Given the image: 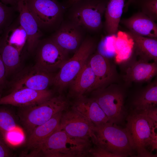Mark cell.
Returning a JSON list of instances; mask_svg holds the SVG:
<instances>
[{
	"label": "cell",
	"instance_id": "6da1fadb",
	"mask_svg": "<svg viewBox=\"0 0 157 157\" xmlns=\"http://www.w3.org/2000/svg\"><path fill=\"white\" fill-rule=\"evenodd\" d=\"M125 129L136 156L156 157L152 152L157 149V122L147 111L131 110L126 119Z\"/></svg>",
	"mask_w": 157,
	"mask_h": 157
},
{
	"label": "cell",
	"instance_id": "7a4b0ae2",
	"mask_svg": "<svg viewBox=\"0 0 157 157\" xmlns=\"http://www.w3.org/2000/svg\"><path fill=\"white\" fill-rule=\"evenodd\" d=\"M92 143L90 140L71 136L58 129L24 156L32 157L88 156Z\"/></svg>",
	"mask_w": 157,
	"mask_h": 157
},
{
	"label": "cell",
	"instance_id": "3957f363",
	"mask_svg": "<svg viewBox=\"0 0 157 157\" xmlns=\"http://www.w3.org/2000/svg\"><path fill=\"white\" fill-rule=\"evenodd\" d=\"M69 103L64 97H52L41 103L19 107L18 116L27 137L37 126L46 122L57 113L67 110Z\"/></svg>",
	"mask_w": 157,
	"mask_h": 157
},
{
	"label": "cell",
	"instance_id": "277c9868",
	"mask_svg": "<svg viewBox=\"0 0 157 157\" xmlns=\"http://www.w3.org/2000/svg\"><path fill=\"white\" fill-rule=\"evenodd\" d=\"M92 143L119 157L135 156V153L125 128L110 122L94 126Z\"/></svg>",
	"mask_w": 157,
	"mask_h": 157
},
{
	"label": "cell",
	"instance_id": "5b68a950",
	"mask_svg": "<svg viewBox=\"0 0 157 157\" xmlns=\"http://www.w3.org/2000/svg\"><path fill=\"white\" fill-rule=\"evenodd\" d=\"M91 92V97L105 113L109 122L117 125L124 123L128 112L125 106L126 93L123 89L112 83Z\"/></svg>",
	"mask_w": 157,
	"mask_h": 157
},
{
	"label": "cell",
	"instance_id": "8992f818",
	"mask_svg": "<svg viewBox=\"0 0 157 157\" xmlns=\"http://www.w3.org/2000/svg\"><path fill=\"white\" fill-rule=\"evenodd\" d=\"M96 46L94 38L87 37L73 56L67 60L55 75L53 84L60 92L70 85L92 54Z\"/></svg>",
	"mask_w": 157,
	"mask_h": 157
},
{
	"label": "cell",
	"instance_id": "52a82bcc",
	"mask_svg": "<svg viewBox=\"0 0 157 157\" xmlns=\"http://www.w3.org/2000/svg\"><path fill=\"white\" fill-rule=\"evenodd\" d=\"M108 0H80L71 6V21L85 30H99Z\"/></svg>",
	"mask_w": 157,
	"mask_h": 157
},
{
	"label": "cell",
	"instance_id": "ba28073f",
	"mask_svg": "<svg viewBox=\"0 0 157 157\" xmlns=\"http://www.w3.org/2000/svg\"><path fill=\"white\" fill-rule=\"evenodd\" d=\"M27 1L40 29H54L60 24L63 9L57 0H27Z\"/></svg>",
	"mask_w": 157,
	"mask_h": 157
},
{
	"label": "cell",
	"instance_id": "9c48e42d",
	"mask_svg": "<svg viewBox=\"0 0 157 157\" xmlns=\"http://www.w3.org/2000/svg\"><path fill=\"white\" fill-rule=\"evenodd\" d=\"M55 75L44 71L35 65L18 72L12 81L11 91L27 88L43 90L53 84Z\"/></svg>",
	"mask_w": 157,
	"mask_h": 157
},
{
	"label": "cell",
	"instance_id": "30bf717a",
	"mask_svg": "<svg viewBox=\"0 0 157 157\" xmlns=\"http://www.w3.org/2000/svg\"><path fill=\"white\" fill-rule=\"evenodd\" d=\"M36 55V66L46 72L53 73L68 60V54L51 38L40 43Z\"/></svg>",
	"mask_w": 157,
	"mask_h": 157
},
{
	"label": "cell",
	"instance_id": "8fae6325",
	"mask_svg": "<svg viewBox=\"0 0 157 157\" xmlns=\"http://www.w3.org/2000/svg\"><path fill=\"white\" fill-rule=\"evenodd\" d=\"M65 112L62 115L58 129L73 137L90 140L92 142L94 124L83 115L72 109Z\"/></svg>",
	"mask_w": 157,
	"mask_h": 157
},
{
	"label": "cell",
	"instance_id": "7c38bea8",
	"mask_svg": "<svg viewBox=\"0 0 157 157\" xmlns=\"http://www.w3.org/2000/svg\"><path fill=\"white\" fill-rule=\"evenodd\" d=\"M84 30L70 21L61 24L51 39L68 54L74 53L85 39Z\"/></svg>",
	"mask_w": 157,
	"mask_h": 157
},
{
	"label": "cell",
	"instance_id": "4fadbf2b",
	"mask_svg": "<svg viewBox=\"0 0 157 157\" xmlns=\"http://www.w3.org/2000/svg\"><path fill=\"white\" fill-rule=\"evenodd\" d=\"M88 62L95 77L94 90L105 88L116 81V67L108 57L97 51L91 55Z\"/></svg>",
	"mask_w": 157,
	"mask_h": 157
},
{
	"label": "cell",
	"instance_id": "5bb4252c",
	"mask_svg": "<svg viewBox=\"0 0 157 157\" xmlns=\"http://www.w3.org/2000/svg\"><path fill=\"white\" fill-rule=\"evenodd\" d=\"M53 96V92L50 90H38L22 88L11 92L8 95L0 97V105L24 107L42 102Z\"/></svg>",
	"mask_w": 157,
	"mask_h": 157
},
{
	"label": "cell",
	"instance_id": "9a60e30c",
	"mask_svg": "<svg viewBox=\"0 0 157 157\" xmlns=\"http://www.w3.org/2000/svg\"><path fill=\"white\" fill-rule=\"evenodd\" d=\"M16 1V9L19 13L18 20L27 35V49L32 52L37 47L42 33L28 7L27 0Z\"/></svg>",
	"mask_w": 157,
	"mask_h": 157
},
{
	"label": "cell",
	"instance_id": "2e32d148",
	"mask_svg": "<svg viewBox=\"0 0 157 157\" xmlns=\"http://www.w3.org/2000/svg\"><path fill=\"white\" fill-rule=\"evenodd\" d=\"M155 21L139 11L120 22L130 31L141 36L157 38V25Z\"/></svg>",
	"mask_w": 157,
	"mask_h": 157
},
{
	"label": "cell",
	"instance_id": "e0dca14e",
	"mask_svg": "<svg viewBox=\"0 0 157 157\" xmlns=\"http://www.w3.org/2000/svg\"><path fill=\"white\" fill-rule=\"evenodd\" d=\"M72 109L79 112L94 126L108 122L106 115L96 101L92 98L84 96L76 99Z\"/></svg>",
	"mask_w": 157,
	"mask_h": 157
},
{
	"label": "cell",
	"instance_id": "ac0fdd59",
	"mask_svg": "<svg viewBox=\"0 0 157 157\" xmlns=\"http://www.w3.org/2000/svg\"><path fill=\"white\" fill-rule=\"evenodd\" d=\"M157 73V62L152 63L140 59L126 69L124 79L127 82H143L150 81Z\"/></svg>",
	"mask_w": 157,
	"mask_h": 157
},
{
	"label": "cell",
	"instance_id": "d6986e66",
	"mask_svg": "<svg viewBox=\"0 0 157 157\" xmlns=\"http://www.w3.org/2000/svg\"><path fill=\"white\" fill-rule=\"evenodd\" d=\"M95 82V75L88 60L70 85L69 96L76 99L92 92L94 90Z\"/></svg>",
	"mask_w": 157,
	"mask_h": 157
},
{
	"label": "cell",
	"instance_id": "ffe728a7",
	"mask_svg": "<svg viewBox=\"0 0 157 157\" xmlns=\"http://www.w3.org/2000/svg\"><path fill=\"white\" fill-rule=\"evenodd\" d=\"M63 113H57L33 129L27 137L26 143L27 149L30 150L35 147L58 129Z\"/></svg>",
	"mask_w": 157,
	"mask_h": 157
},
{
	"label": "cell",
	"instance_id": "44dd1931",
	"mask_svg": "<svg viewBox=\"0 0 157 157\" xmlns=\"http://www.w3.org/2000/svg\"><path fill=\"white\" fill-rule=\"evenodd\" d=\"M127 32L133 40L134 52L140 59L157 62V38L141 36L130 31Z\"/></svg>",
	"mask_w": 157,
	"mask_h": 157
},
{
	"label": "cell",
	"instance_id": "7402d4cb",
	"mask_svg": "<svg viewBox=\"0 0 157 157\" xmlns=\"http://www.w3.org/2000/svg\"><path fill=\"white\" fill-rule=\"evenodd\" d=\"M126 0H108L104 14V28L108 35H115L117 32Z\"/></svg>",
	"mask_w": 157,
	"mask_h": 157
},
{
	"label": "cell",
	"instance_id": "603a6c76",
	"mask_svg": "<svg viewBox=\"0 0 157 157\" xmlns=\"http://www.w3.org/2000/svg\"><path fill=\"white\" fill-rule=\"evenodd\" d=\"M131 110L146 111L157 108V82L149 83L134 98Z\"/></svg>",
	"mask_w": 157,
	"mask_h": 157
},
{
	"label": "cell",
	"instance_id": "cb8c5ba5",
	"mask_svg": "<svg viewBox=\"0 0 157 157\" xmlns=\"http://www.w3.org/2000/svg\"><path fill=\"white\" fill-rule=\"evenodd\" d=\"M114 37V46L115 60L120 63L127 60L134 52L133 40L127 32L118 31Z\"/></svg>",
	"mask_w": 157,
	"mask_h": 157
},
{
	"label": "cell",
	"instance_id": "d4e9b609",
	"mask_svg": "<svg viewBox=\"0 0 157 157\" xmlns=\"http://www.w3.org/2000/svg\"><path fill=\"white\" fill-rule=\"evenodd\" d=\"M0 51L4 63L6 76L14 73L20 65L21 53L15 47L9 44L1 36Z\"/></svg>",
	"mask_w": 157,
	"mask_h": 157
},
{
	"label": "cell",
	"instance_id": "484cf974",
	"mask_svg": "<svg viewBox=\"0 0 157 157\" xmlns=\"http://www.w3.org/2000/svg\"><path fill=\"white\" fill-rule=\"evenodd\" d=\"M17 20L4 31L1 37L21 53L27 42L28 36L25 30L20 24L18 19Z\"/></svg>",
	"mask_w": 157,
	"mask_h": 157
},
{
	"label": "cell",
	"instance_id": "4316f807",
	"mask_svg": "<svg viewBox=\"0 0 157 157\" xmlns=\"http://www.w3.org/2000/svg\"><path fill=\"white\" fill-rule=\"evenodd\" d=\"M17 124L12 114L8 110L0 109V134L3 137L15 129Z\"/></svg>",
	"mask_w": 157,
	"mask_h": 157
},
{
	"label": "cell",
	"instance_id": "83f0119b",
	"mask_svg": "<svg viewBox=\"0 0 157 157\" xmlns=\"http://www.w3.org/2000/svg\"><path fill=\"white\" fill-rule=\"evenodd\" d=\"M15 6H8L0 1V36L13 22Z\"/></svg>",
	"mask_w": 157,
	"mask_h": 157
},
{
	"label": "cell",
	"instance_id": "f1b7e54d",
	"mask_svg": "<svg viewBox=\"0 0 157 157\" xmlns=\"http://www.w3.org/2000/svg\"><path fill=\"white\" fill-rule=\"evenodd\" d=\"M132 3L154 21L157 20V0H135Z\"/></svg>",
	"mask_w": 157,
	"mask_h": 157
},
{
	"label": "cell",
	"instance_id": "f546056e",
	"mask_svg": "<svg viewBox=\"0 0 157 157\" xmlns=\"http://www.w3.org/2000/svg\"><path fill=\"white\" fill-rule=\"evenodd\" d=\"M88 156L92 157H119L116 154L109 152L96 144L92 147L88 152Z\"/></svg>",
	"mask_w": 157,
	"mask_h": 157
},
{
	"label": "cell",
	"instance_id": "4dcf8cb0",
	"mask_svg": "<svg viewBox=\"0 0 157 157\" xmlns=\"http://www.w3.org/2000/svg\"><path fill=\"white\" fill-rule=\"evenodd\" d=\"M13 154L0 134V157H10Z\"/></svg>",
	"mask_w": 157,
	"mask_h": 157
},
{
	"label": "cell",
	"instance_id": "1f68e13d",
	"mask_svg": "<svg viewBox=\"0 0 157 157\" xmlns=\"http://www.w3.org/2000/svg\"><path fill=\"white\" fill-rule=\"evenodd\" d=\"M6 77L5 67L0 51V97H1V94L5 84Z\"/></svg>",
	"mask_w": 157,
	"mask_h": 157
},
{
	"label": "cell",
	"instance_id": "d6a6232c",
	"mask_svg": "<svg viewBox=\"0 0 157 157\" xmlns=\"http://www.w3.org/2000/svg\"><path fill=\"white\" fill-rule=\"evenodd\" d=\"M1 2L6 5H10L11 6L16 7V0H1Z\"/></svg>",
	"mask_w": 157,
	"mask_h": 157
},
{
	"label": "cell",
	"instance_id": "836d02e7",
	"mask_svg": "<svg viewBox=\"0 0 157 157\" xmlns=\"http://www.w3.org/2000/svg\"><path fill=\"white\" fill-rule=\"evenodd\" d=\"M135 0H127L126 3L124 4V11L126 12L128 9L129 6Z\"/></svg>",
	"mask_w": 157,
	"mask_h": 157
},
{
	"label": "cell",
	"instance_id": "e575fe53",
	"mask_svg": "<svg viewBox=\"0 0 157 157\" xmlns=\"http://www.w3.org/2000/svg\"><path fill=\"white\" fill-rule=\"evenodd\" d=\"M80 0H68V4L71 6Z\"/></svg>",
	"mask_w": 157,
	"mask_h": 157
}]
</instances>
